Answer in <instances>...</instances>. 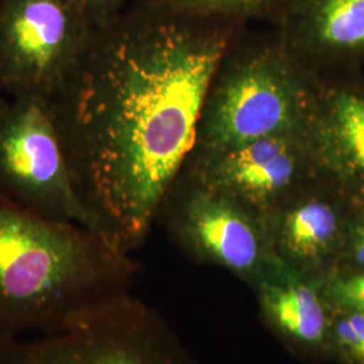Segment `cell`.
I'll return each mask as SVG.
<instances>
[{
  "label": "cell",
  "instance_id": "7c38bea8",
  "mask_svg": "<svg viewBox=\"0 0 364 364\" xmlns=\"http://www.w3.org/2000/svg\"><path fill=\"white\" fill-rule=\"evenodd\" d=\"M263 323L293 355L317 359L328 355L335 309L321 277L299 272L277 257L250 287Z\"/></svg>",
  "mask_w": 364,
  "mask_h": 364
},
{
  "label": "cell",
  "instance_id": "ba28073f",
  "mask_svg": "<svg viewBox=\"0 0 364 364\" xmlns=\"http://www.w3.org/2000/svg\"><path fill=\"white\" fill-rule=\"evenodd\" d=\"M181 173L267 219L301 186L320 174L306 131L254 139L207 154L189 156Z\"/></svg>",
  "mask_w": 364,
  "mask_h": 364
},
{
  "label": "cell",
  "instance_id": "e0dca14e",
  "mask_svg": "<svg viewBox=\"0 0 364 364\" xmlns=\"http://www.w3.org/2000/svg\"><path fill=\"white\" fill-rule=\"evenodd\" d=\"M95 26L105 25L124 13L136 0H75Z\"/></svg>",
  "mask_w": 364,
  "mask_h": 364
},
{
  "label": "cell",
  "instance_id": "2e32d148",
  "mask_svg": "<svg viewBox=\"0 0 364 364\" xmlns=\"http://www.w3.org/2000/svg\"><path fill=\"white\" fill-rule=\"evenodd\" d=\"M338 266L364 269V201L356 203L352 212Z\"/></svg>",
  "mask_w": 364,
  "mask_h": 364
},
{
  "label": "cell",
  "instance_id": "7a4b0ae2",
  "mask_svg": "<svg viewBox=\"0 0 364 364\" xmlns=\"http://www.w3.org/2000/svg\"><path fill=\"white\" fill-rule=\"evenodd\" d=\"M138 263L87 227L0 196V340L88 324L131 294Z\"/></svg>",
  "mask_w": 364,
  "mask_h": 364
},
{
  "label": "cell",
  "instance_id": "9c48e42d",
  "mask_svg": "<svg viewBox=\"0 0 364 364\" xmlns=\"http://www.w3.org/2000/svg\"><path fill=\"white\" fill-rule=\"evenodd\" d=\"M356 203L320 173L266 219L274 255L299 272L324 277L340 263Z\"/></svg>",
  "mask_w": 364,
  "mask_h": 364
},
{
  "label": "cell",
  "instance_id": "8fae6325",
  "mask_svg": "<svg viewBox=\"0 0 364 364\" xmlns=\"http://www.w3.org/2000/svg\"><path fill=\"white\" fill-rule=\"evenodd\" d=\"M272 25L313 75L364 57V0H284Z\"/></svg>",
  "mask_w": 364,
  "mask_h": 364
},
{
  "label": "cell",
  "instance_id": "ac0fdd59",
  "mask_svg": "<svg viewBox=\"0 0 364 364\" xmlns=\"http://www.w3.org/2000/svg\"><path fill=\"white\" fill-rule=\"evenodd\" d=\"M1 96H3V93H1V92H0V97H1Z\"/></svg>",
  "mask_w": 364,
  "mask_h": 364
},
{
  "label": "cell",
  "instance_id": "9a60e30c",
  "mask_svg": "<svg viewBox=\"0 0 364 364\" xmlns=\"http://www.w3.org/2000/svg\"><path fill=\"white\" fill-rule=\"evenodd\" d=\"M321 287L333 309L364 314V269L338 266L321 277Z\"/></svg>",
  "mask_w": 364,
  "mask_h": 364
},
{
  "label": "cell",
  "instance_id": "5b68a950",
  "mask_svg": "<svg viewBox=\"0 0 364 364\" xmlns=\"http://www.w3.org/2000/svg\"><path fill=\"white\" fill-rule=\"evenodd\" d=\"M156 221L188 258L221 267L250 287L275 258L263 216L185 173L170 188Z\"/></svg>",
  "mask_w": 364,
  "mask_h": 364
},
{
  "label": "cell",
  "instance_id": "8992f818",
  "mask_svg": "<svg viewBox=\"0 0 364 364\" xmlns=\"http://www.w3.org/2000/svg\"><path fill=\"white\" fill-rule=\"evenodd\" d=\"M0 364H197L168 321L132 296L77 329L0 340Z\"/></svg>",
  "mask_w": 364,
  "mask_h": 364
},
{
  "label": "cell",
  "instance_id": "6da1fadb",
  "mask_svg": "<svg viewBox=\"0 0 364 364\" xmlns=\"http://www.w3.org/2000/svg\"><path fill=\"white\" fill-rule=\"evenodd\" d=\"M247 26L136 0L95 27L50 96L78 197L119 251L144 246L195 147L213 75Z\"/></svg>",
  "mask_w": 364,
  "mask_h": 364
},
{
  "label": "cell",
  "instance_id": "4fadbf2b",
  "mask_svg": "<svg viewBox=\"0 0 364 364\" xmlns=\"http://www.w3.org/2000/svg\"><path fill=\"white\" fill-rule=\"evenodd\" d=\"M158 6L193 18L225 19L242 23L273 22L284 0H150Z\"/></svg>",
  "mask_w": 364,
  "mask_h": 364
},
{
  "label": "cell",
  "instance_id": "52a82bcc",
  "mask_svg": "<svg viewBox=\"0 0 364 364\" xmlns=\"http://www.w3.org/2000/svg\"><path fill=\"white\" fill-rule=\"evenodd\" d=\"M95 27L75 0H0V92L50 99Z\"/></svg>",
  "mask_w": 364,
  "mask_h": 364
},
{
  "label": "cell",
  "instance_id": "3957f363",
  "mask_svg": "<svg viewBox=\"0 0 364 364\" xmlns=\"http://www.w3.org/2000/svg\"><path fill=\"white\" fill-rule=\"evenodd\" d=\"M314 75L277 34L247 30L210 81L191 156L308 129Z\"/></svg>",
  "mask_w": 364,
  "mask_h": 364
},
{
  "label": "cell",
  "instance_id": "30bf717a",
  "mask_svg": "<svg viewBox=\"0 0 364 364\" xmlns=\"http://www.w3.org/2000/svg\"><path fill=\"white\" fill-rule=\"evenodd\" d=\"M306 134L320 173L364 201V84L338 73L314 75Z\"/></svg>",
  "mask_w": 364,
  "mask_h": 364
},
{
  "label": "cell",
  "instance_id": "277c9868",
  "mask_svg": "<svg viewBox=\"0 0 364 364\" xmlns=\"http://www.w3.org/2000/svg\"><path fill=\"white\" fill-rule=\"evenodd\" d=\"M0 196L41 218L95 231L49 99L0 97Z\"/></svg>",
  "mask_w": 364,
  "mask_h": 364
},
{
  "label": "cell",
  "instance_id": "5bb4252c",
  "mask_svg": "<svg viewBox=\"0 0 364 364\" xmlns=\"http://www.w3.org/2000/svg\"><path fill=\"white\" fill-rule=\"evenodd\" d=\"M328 355L344 363L364 364V314L335 309Z\"/></svg>",
  "mask_w": 364,
  "mask_h": 364
}]
</instances>
